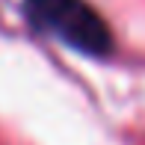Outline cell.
<instances>
[{
    "instance_id": "obj_1",
    "label": "cell",
    "mask_w": 145,
    "mask_h": 145,
    "mask_svg": "<svg viewBox=\"0 0 145 145\" xmlns=\"http://www.w3.org/2000/svg\"><path fill=\"white\" fill-rule=\"evenodd\" d=\"M21 12L39 36H48L83 56L104 59L116 48L107 18L89 0H21Z\"/></svg>"
}]
</instances>
